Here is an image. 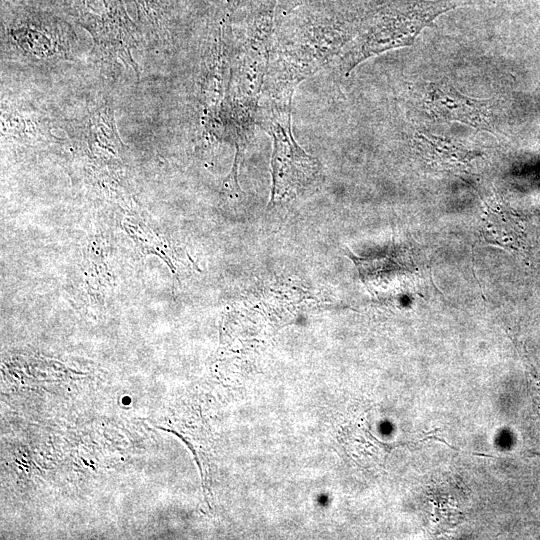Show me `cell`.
<instances>
[{"instance_id": "obj_2", "label": "cell", "mask_w": 540, "mask_h": 540, "mask_svg": "<svg viewBox=\"0 0 540 540\" xmlns=\"http://www.w3.org/2000/svg\"><path fill=\"white\" fill-rule=\"evenodd\" d=\"M416 105L431 117L458 121L476 128L491 126V113L486 101L461 94L449 84L423 82L415 86Z\"/></svg>"}, {"instance_id": "obj_1", "label": "cell", "mask_w": 540, "mask_h": 540, "mask_svg": "<svg viewBox=\"0 0 540 540\" xmlns=\"http://www.w3.org/2000/svg\"><path fill=\"white\" fill-rule=\"evenodd\" d=\"M290 106L291 98H287L281 104L274 105L264 119L274 139L270 205L295 197L314 183L320 172L319 161L307 155L292 136Z\"/></svg>"}, {"instance_id": "obj_3", "label": "cell", "mask_w": 540, "mask_h": 540, "mask_svg": "<svg viewBox=\"0 0 540 540\" xmlns=\"http://www.w3.org/2000/svg\"><path fill=\"white\" fill-rule=\"evenodd\" d=\"M376 264L385 271L376 270L375 272L368 269L361 271L365 278L385 276L387 279L383 281V284L387 287V296L401 298L407 295H422V276L410 254L398 253L377 261Z\"/></svg>"}]
</instances>
